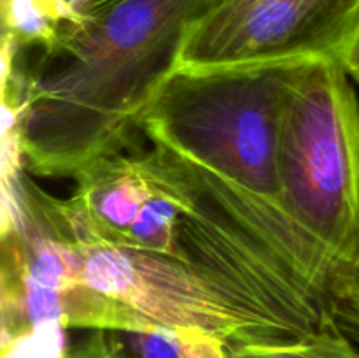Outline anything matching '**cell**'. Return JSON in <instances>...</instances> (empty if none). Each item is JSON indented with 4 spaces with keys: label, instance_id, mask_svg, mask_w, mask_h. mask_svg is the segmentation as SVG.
Wrapping results in <instances>:
<instances>
[{
    "label": "cell",
    "instance_id": "12",
    "mask_svg": "<svg viewBox=\"0 0 359 358\" xmlns=\"http://www.w3.org/2000/svg\"><path fill=\"white\" fill-rule=\"evenodd\" d=\"M67 329L44 325L28 329L2 340V358H70Z\"/></svg>",
    "mask_w": 359,
    "mask_h": 358
},
{
    "label": "cell",
    "instance_id": "1",
    "mask_svg": "<svg viewBox=\"0 0 359 358\" xmlns=\"http://www.w3.org/2000/svg\"><path fill=\"white\" fill-rule=\"evenodd\" d=\"M205 0H107L65 21L21 69L25 168L76 178L133 146L140 118L174 72L186 27Z\"/></svg>",
    "mask_w": 359,
    "mask_h": 358
},
{
    "label": "cell",
    "instance_id": "14",
    "mask_svg": "<svg viewBox=\"0 0 359 358\" xmlns=\"http://www.w3.org/2000/svg\"><path fill=\"white\" fill-rule=\"evenodd\" d=\"M339 62L342 63L344 69L347 70L349 76H353L354 79L359 81V28L356 34H354V37L351 39L349 46L342 53Z\"/></svg>",
    "mask_w": 359,
    "mask_h": 358
},
{
    "label": "cell",
    "instance_id": "2",
    "mask_svg": "<svg viewBox=\"0 0 359 358\" xmlns=\"http://www.w3.org/2000/svg\"><path fill=\"white\" fill-rule=\"evenodd\" d=\"M297 65L174 70L144 111L140 130L154 146L283 209L280 130Z\"/></svg>",
    "mask_w": 359,
    "mask_h": 358
},
{
    "label": "cell",
    "instance_id": "13",
    "mask_svg": "<svg viewBox=\"0 0 359 358\" xmlns=\"http://www.w3.org/2000/svg\"><path fill=\"white\" fill-rule=\"evenodd\" d=\"M191 358H228L226 344L210 333L195 329H182Z\"/></svg>",
    "mask_w": 359,
    "mask_h": 358
},
{
    "label": "cell",
    "instance_id": "11",
    "mask_svg": "<svg viewBox=\"0 0 359 358\" xmlns=\"http://www.w3.org/2000/svg\"><path fill=\"white\" fill-rule=\"evenodd\" d=\"M328 307L337 326L359 343V249L351 262L335 272Z\"/></svg>",
    "mask_w": 359,
    "mask_h": 358
},
{
    "label": "cell",
    "instance_id": "6",
    "mask_svg": "<svg viewBox=\"0 0 359 358\" xmlns=\"http://www.w3.org/2000/svg\"><path fill=\"white\" fill-rule=\"evenodd\" d=\"M74 179L76 192L63 207L76 230L181 262L179 221L191 197L174 153L154 146L147 153L112 154Z\"/></svg>",
    "mask_w": 359,
    "mask_h": 358
},
{
    "label": "cell",
    "instance_id": "3",
    "mask_svg": "<svg viewBox=\"0 0 359 358\" xmlns=\"http://www.w3.org/2000/svg\"><path fill=\"white\" fill-rule=\"evenodd\" d=\"M280 204L335 263L359 249V102L335 58L298 63L284 104Z\"/></svg>",
    "mask_w": 359,
    "mask_h": 358
},
{
    "label": "cell",
    "instance_id": "4",
    "mask_svg": "<svg viewBox=\"0 0 359 358\" xmlns=\"http://www.w3.org/2000/svg\"><path fill=\"white\" fill-rule=\"evenodd\" d=\"M0 312L2 340L44 325L69 329H144L142 323L83 283L81 253L63 199L46 193L21 168L2 183Z\"/></svg>",
    "mask_w": 359,
    "mask_h": 358
},
{
    "label": "cell",
    "instance_id": "7",
    "mask_svg": "<svg viewBox=\"0 0 359 358\" xmlns=\"http://www.w3.org/2000/svg\"><path fill=\"white\" fill-rule=\"evenodd\" d=\"M67 223L81 253L83 283L146 329H195L217 337L226 347L245 346L241 321L186 263L98 241L76 230L69 218Z\"/></svg>",
    "mask_w": 359,
    "mask_h": 358
},
{
    "label": "cell",
    "instance_id": "9",
    "mask_svg": "<svg viewBox=\"0 0 359 358\" xmlns=\"http://www.w3.org/2000/svg\"><path fill=\"white\" fill-rule=\"evenodd\" d=\"M65 21L70 18L62 0H2V34L20 49L48 46Z\"/></svg>",
    "mask_w": 359,
    "mask_h": 358
},
{
    "label": "cell",
    "instance_id": "8",
    "mask_svg": "<svg viewBox=\"0 0 359 358\" xmlns=\"http://www.w3.org/2000/svg\"><path fill=\"white\" fill-rule=\"evenodd\" d=\"M70 358H191L184 332L177 329L91 330L72 347Z\"/></svg>",
    "mask_w": 359,
    "mask_h": 358
},
{
    "label": "cell",
    "instance_id": "10",
    "mask_svg": "<svg viewBox=\"0 0 359 358\" xmlns=\"http://www.w3.org/2000/svg\"><path fill=\"white\" fill-rule=\"evenodd\" d=\"M228 358H359V350L330 319L321 330L298 340L226 347Z\"/></svg>",
    "mask_w": 359,
    "mask_h": 358
},
{
    "label": "cell",
    "instance_id": "15",
    "mask_svg": "<svg viewBox=\"0 0 359 358\" xmlns=\"http://www.w3.org/2000/svg\"><path fill=\"white\" fill-rule=\"evenodd\" d=\"M63 6H65L67 13H69L70 21L77 20V18L84 16L90 11L97 9L98 6L105 4L107 0H62Z\"/></svg>",
    "mask_w": 359,
    "mask_h": 358
},
{
    "label": "cell",
    "instance_id": "5",
    "mask_svg": "<svg viewBox=\"0 0 359 358\" xmlns=\"http://www.w3.org/2000/svg\"><path fill=\"white\" fill-rule=\"evenodd\" d=\"M358 28L359 0H205L174 70L340 60Z\"/></svg>",
    "mask_w": 359,
    "mask_h": 358
}]
</instances>
